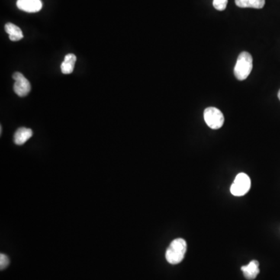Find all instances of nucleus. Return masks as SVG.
Segmentation results:
<instances>
[{
  "label": "nucleus",
  "mask_w": 280,
  "mask_h": 280,
  "mask_svg": "<svg viewBox=\"0 0 280 280\" xmlns=\"http://www.w3.org/2000/svg\"><path fill=\"white\" fill-rule=\"evenodd\" d=\"M5 30L7 34H9V37L13 42H17L21 40L24 37L22 30L20 27L16 26L12 23H7L5 25Z\"/></svg>",
  "instance_id": "1a4fd4ad"
},
{
  "label": "nucleus",
  "mask_w": 280,
  "mask_h": 280,
  "mask_svg": "<svg viewBox=\"0 0 280 280\" xmlns=\"http://www.w3.org/2000/svg\"><path fill=\"white\" fill-rule=\"evenodd\" d=\"M251 188V179L249 175L240 173L236 175L230 187V192L234 196H243Z\"/></svg>",
  "instance_id": "7ed1b4c3"
},
{
  "label": "nucleus",
  "mask_w": 280,
  "mask_h": 280,
  "mask_svg": "<svg viewBox=\"0 0 280 280\" xmlns=\"http://www.w3.org/2000/svg\"><path fill=\"white\" fill-rule=\"evenodd\" d=\"M32 135L33 132L31 129L24 127L20 128L14 134V143L17 145L24 144L29 139H30Z\"/></svg>",
  "instance_id": "6e6552de"
},
{
  "label": "nucleus",
  "mask_w": 280,
  "mask_h": 280,
  "mask_svg": "<svg viewBox=\"0 0 280 280\" xmlns=\"http://www.w3.org/2000/svg\"><path fill=\"white\" fill-rule=\"evenodd\" d=\"M76 62V56L74 54H68L65 56L61 65V70L63 74H71L74 70V66Z\"/></svg>",
  "instance_id": "9d476101"
},
{
  "label": "nucleus",
  "mask_w": 280,
  "mask_h": 280,
  "mask_svg": "<svg viewBox=\"0 0 280 280\" xmlns=\"http://www.w3.org/2000/svg\"><path fill=\"white\" fill-rule=\"evenodd\" d=\"M15 83H14V92L19 96V97H25L30 93L31 90V86L28 79H26L25 76L20 72H14L13 75Z\"/></svg>",
  "instance_id": "39448f33"
},
{
  "label": "nucleus",
  "mask_w": 280,
  "mask_h": 280,
  "mask_svg": "<svg viewBox=\"0 0 280 280\" xmlns=\"http://www.w3.org/2000/svg\"><path fill=\"white\" fill-rule=\"evenodd\" d=\"M278 99L280 100V90H279V91H278Z\"/></svg>",
  "instance_id": "4468645a"
},
{
  "label": "nucleus",
  "mask_w": 280,
  "mask_h": 280,
  "mask_svg": "<svg viewBox=\"0 0 280 280\" xmlns=\"http://www.w3.org/2000/svg\"><path fill=\"white\" fill-rule=\"evenodd\" d=\"M17 6L24 12L37 13L42 10L43 4L42 0H17Z\"/></svg>",
  "instance_id": "423d86ee"
},
{
  "label": "nucleus",
  "mask_w": 280,
  "mask_h": 280,
  "mask_svg": "<svg viewBox=\"0 0 280 280\" xmlns=\"http://www.w3.org/2000/svg\"><path fill=\"white\" fill-rule=\"evenodd\" d=\"M9 264H10V259L8 257L4 254H1L0 255V269L4 270L8 266Z\"/></svg>",
  "instance_id": "ddd939ff"
},
{
  "label": "nucleus",
  "mask_w": 280,
  "mask_h": 280,
  "mask_svg": "<svg viewBox=\"0 0 280 280\" xmlns=\"http://www.w3.org/2000/svg\"><path fill=\"white\" fill-rule=\"evenodd\" d=\"M253 68V59L249 52H243L239 55L234 66V75L238 81H245L249 77Z\"/></svg>",
  "instance_id": "f03ea898"
},
{
  "label": "nucleus",
  "mask_w": 280,
  "mask_h": 280,
  "mask_svg": "<svg viewBox=\"0 0 280 280\" xmlns=\"http://www.w3.org/2000/svg\"><path fill=\"white\" fill-rule=\"evenodd\" d=\"M235 4L241 8H263L265 0H235Z\"/></svg>",
  "instance_id": "9b49d317"
},
{
  "label": "nucleus",
  "mask_w": 280,
  "mask_h": 280,
  "mask_svg": "<svg viewBox=\"0 0 280 280\" xmlns=\"http://www.w3.org/2000/svg\"><path fill=\"white\" fill-rule=\"evenodd\" d=\"M228 0H213V5L216 10L219 11H223L227 8Z\"/></svg>",
  "instance_id": "f8f14e48"
},
{
  "label": "nucleus",
  "mask_w": 280,
  "mask_h": 280,
  "mask_svg": "<svg viewBox=\"0 0 280 280\" xmlns=\"http://www.w3.org/2000/svg\"><path fill=\"white\" fill-rule=\"evenodd\" d=\"M242 271L247 279H255L260 272L259 263L256 260L251 261L249 265H244L242 267Z\"/></svg>",
  "instance_id": "0eeeda50"
},
{
  "label": "nucleus",
  "mask_w": 280,
  "mask_h": 280,
  "mask_svg": "<svg viewBox=\"0 0 280 280\" xmlns=\"http://www.w3.org/2000/svg\"><path fill=\"white\" fill-rule=\"evenodd\" d=\"M187 251V243L183 238H177L171 242L167 249L165 257L168 263L177 265L181 263L185 258Z\"/></svg>",
  "instance_id": "f257e3e1"
},
{
  "label": "nucleus",
  "mask_w": 280,
  "mask_h": 280,
  "mask_svg": "<svg viewBox=\"0 0 280 280\" xmlns=\"http://www.w3.org/2000/svg\"><path fill=\"white\" fill-rule=\"evenodd\" d=\"M204 119L212 129H219L223 126L224 116L222 111L214 107H207L204 111Z\"/></svg>",
  "instance_id": "20e7f679"
}]
</instances>
